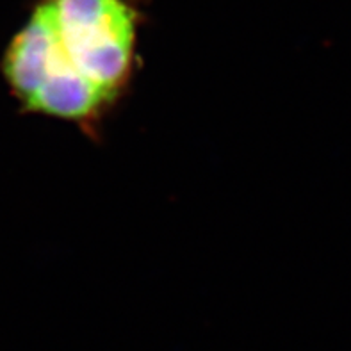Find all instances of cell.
<instances>
[{
  "label": "cell",
  "mask_w": 351,
  "mask_h": 351,
  "mask_svg": "<svg viewBox=\"0 0 351 351\" xmlns=\"http://www.w3.org/2000/svg\"><path fill=\"white\" fill-rule=\"evenodd\" d=\"M145 22L138 0H38L4 52L5 82L23 112L100 141L141 70Z\"/></svg>",
  "instance_id": "1"
}]
</instances>
